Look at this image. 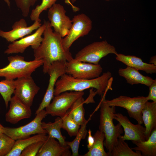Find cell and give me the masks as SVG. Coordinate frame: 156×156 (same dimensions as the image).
I'll use <instances>...</instances> for the list:
<instances>
[{
	"mask_svg": "<svg viewBox=\"0 0 156 156\" xmlns=\"http://www.w3.org/2000/svg\"><path fill=\"white\" fill-rule=\"evenodd\" d=\"M45 29L40 45L34 50V59L43 61V71L46 74L51 64L56 61L67 62L73 58L70 51H65L62 46L63 38L53 31L49 21L44 20Z\"/></svg>",
	"mask_w": 156,
	"mask_h": 156,
	"instance_id": "1",
	"label": "cell"
},
{
	"mask_svg": "<svg viewBox=\"0 0 156 156\" xmlns=\"http://www.w3.org/2000/svg\"><path fill=\"white\" fill-rule=\"evenodd\" d=\"M111 73L107 71L99 77L91 79L75 78L65 73L57 79L55 85L54 95L67 91H83L90 88H95L96 94L102 96L108 90H112Z\"/></svg>",
	"mask_w": 156,
	"mask_h": 156,
	"instance_id": "2",
	"label": "cell"
},
{
	"mask_svg": "<svg viewBox=\"0 0 156 156\" xmlns=\"http://www.w3.org/2000/svg\"><path fill=\"white\" fill-rule=\"evenodd\" d=\"M100 108L99 130L105 136L104 146L108 152V156H111L112 148L117 141L119 137L123 131L118 122L115 125L113 122L115 107L109 106L105 101V95L103 97L99 104Z\"/></svg>",
	"mask_w": 156,
	"mask_h": 156,
	"instance_id": "3",
	"label": "cell"
},
{
	"mask_svg": "<svg viewBox=\"0 0 156 156\" xmlns=\"http://www.w3.org/2000/svg\"><path fill=\"white\" fill-rule=\"evenodd\" d=\"M8 59L9 64L0 68V77L9 80L31 76L32 73L43 63L41 59H34L27 61L23 57L18 55L9 56Z\"/></svg>",
	"mask_w": 156,
	"mask_h": 156,
	"instance_id": "4",
	"label": "cell"
},
{
	"mask_svg": "<svg viewBox=\"0 0 156 156\" xmlns=\"http://www.w3.org/2000/svg\"><path fill=\"white\" fill-rule=\"evenodd\" d=\"M110 54L116 55L118 53L116 48L107 40L92 42L84 47L75 55L76 61L99 64L100 60Z\"/></svg>",
	"mask_w": 156,
	"mask_h": 156,
	"instance_id": "5",
	"label": "cell"
},
{
	"mask_svg": "<svg viewBox=\"0 0 156 156\" xmlns=\"http://www.w3.org/2000/svg\"><path fill=\"white\" fill-rule=\"evenodd\" d=\"M36 115L32 120L23 126L16 128L3 127V133L15 141L29 138L32 135L47 134L41 126L42 120L47 115L46 110L44 109Z\"/></svg>",
	"mask_w": 156,
	"mask_h": 156,
	"instance_id": "6",
	"label": "cell"
},
{
	"mask_svg": "<svg viewBox=\"0 0 156 156\" xmlns=\"http://www.w3.org/2000/svg\"><path fill=\"white\" fill-rule=\"evenodd\" d=\"M148 101L147 96H140L132 98L121 95L111 100H106L111 107H119L125 109L129 116L135 119L138 123L143 122L142 118V111L144 105Z\"/></svg>",
	"mask_w": 156,
	"mask_h": 156,
	"instance_id": "7",
	"label": "cell"
},
{
	"mask_svg": "<svg viewBox=\"0 0 156 156\" xmlns=\"http://www.w3.org/2000/svg\"><path fill=\"white\" fill-rule=\"evenodd\" d=\"M72 20V25L69 32L62 40V46L66 51H69L73 43L80 37L87 35L92 28V20L84 13L74 16Z\"/></svg>",
	"mask_w": 156,
	"mask_h": 156,
	"instance_id": "8",
	"label": "cell"
},
{
	"mask_svg": "<svg viewBox=\"0 0 156 156\" xmlns=\"http://www.w3.org/2000/svg\"><path fill=\"white\" fill-rule=\"evenodd\" d=\"M84 94L83 91H67L55 96L52 102L45 108L47 114L62 118L73 103Z\"/></svg>",
	"mask_w": 156,
	"mask_h": 156,
	"instance_id": "9",
	"label": "cell"
},
{
	"mask_svg": "<svg viewBox=\"0 0 156 156\" xmlns=\"http://www.w3.org/2000/svg\"><path fill=\"white\" fill-rule=\"evenodd\" d=\"M66 73L78 79H91L100 76L103 68L99 64L78 61L73 58L66 63Z\"/></svg>",
	"mask_w": 156,
	"mask_h": 156,
	"instance_id": "10",
	"label": "cell"
},
{
	"mask_svg": "<svg viewBox=\"0 0 156 156\" xmlns=\"http://www.w3.org/2000/svg\"><path fill=\"white\" fill-rule=\"evenodd\" d=\"M63 6L59 3L54 4L49 9L48 17L54 31L60 34L63 38L69 32L72 25V20L66 14Z\"/></svg>",
	"mask_w": 156,
	"mask_h": 156,
	"instance_id": "11",
	"label": "cell"
},
{
	"mask_svg": "<svg viewBox=\"0 0 156 156\" xmlns=\"http://www.w3.org/2000/svg\"><path fill=\"white\" fill-rule=\"evenodd\" d=\"M66 62H54L48 68L47 73L49 75L50 78L48 86L42 101L36 112V114L44 109L50 103L54 97L55 85L58 79L66 73Z\"/></svg>",
	"mask_w": 156,
	"mask_h": 156,
	"instance_id": "12",
	"label": "cell"
},
{
	"mask_svg": "<svg viewBox=\"0 0 156 156\" xmlns=\"http://www.w3.org/2000/svg\"><path fill=\"white\" fill-rule=\"evenodd\" d=\"M15 88L13 94L23 103L31 107L34 97L40 89L31 76L15 80Z\"/></svg>",
	"mask_w": 156,
	"mask_h": 156,
	"instance_id": "13",
	"label": "cell"
},
{
	"mask_svg": "<svg viewBox=\"0 0 156 156\" xmlns=\"http://www.w3.org/2000/svg\"><path fill=\"white\" fill-rule=\"evenodd\" d=\"M44 29L45 26L43 24L33 34L11 42L4 53L7 55L23 53L29 46L33 49H37L42 40L43 38L42 36Z\"/></svg>",
	"mask_w": 156,
	"mask_h": 156,
	"instance_id": "14",
	"label": "cell"
},
{
	"mask_svg": "<svg viewBox=\"0 0 156 156\" xmlns=\"http://www.w3.org/2000/svg\"><path fill=\"white\" fill-rule=\"evenodd\" d=\"M114 119L117 121L123 128L124 134L121 136L123 140L137 142L146 140L145 134V128L141 125L133 124L126 116L120 113H115Z\"/></svg>",
	"mask_w": 156,
	"mask_h": 156,
	"instance_id": "15",
	"label": "cell"
},
{
	"mask_svg": "<svg viewBox=\"0 0 156 156\" xmlns=\"http://www.w3.org/2000/svg\"><path fill=\"white\" fill-rule=\"evenodd\" d=\"M41 25L40 22L35 21L31 25L28 26L25 20L21 18L14 23L11 30L5 31L0 29V36L8 42H12L31 34Z\"/></svg>",
	"mask_w": 156,
	"mask_h": 156,
	"instance_id": "16",
	"label": "cell"
},
{
	"mask_svg": "<svg viewBox=\"0 0 156 156\" xmlns=\"http://www.w3.org/2000/svg\"><path fill=\"white\" fill-rule=\"evenodd\" d=\"M9 109L5 115V121L15 124L21 120L30 118L32 112L30 107L22 102L14 96L10 101Z\"/></svg>",
	"mask_w": 156,
	"mask_h": 156,
	"instance_id": "17",
	"label": "cell"
},
{
	"mask_svg": "<svg viewBox=\"0 0 156 156\" xmlns=\"http://www.w3.org/2000/svg\"><path fill=\"white\" fill-rule=\"evenodd\" d=\"M70 147L63 146L55 138L48 135L36 156H70Z\"/></svg>",
	"mask_w": 156,
	"mask_h": 156,
	"instance_id": "18",
	"label": "cell"
},
{
	"mask_svg": "<svg viewBox=\"0 0 156 156\" xmlns=\"http://www.w3.org/2000/svg\"><path fill=\"white\" fill-rule=\"evenodd\" d=\"M117 61L138 70L143 71L148 74L156 73V65L143 62L139 57L132 55L118 53L116 55Z\"/></svg>",
	"mask_w": 156,
	"mask_h": 156,
	"instance_id": "19",
	"label": "cell"
},
{
	"mask_svg": "<svg viewBox=\"0 0 156 156\" xmlns=\"http://www.w3.org/2000/svg\"><path fill=\"white\" fill-rule=\"evenodd\" d=\"M142 118L145 126L146 140L156 129V102H146L142 111Z\"/></svg>",
	"mask_w": 156,
	"mask_h": 156,
	"instance_id": "20",
	"label": "cell"
},
{
	"mask_svg": "<svg viewBox=\"0 0 156 156\" xmlns=\"http://www.w3.org/2000/svg\"><path fill=\"white\" fill-rule=\"evenodd\" d=\"M118 72L120 76L124 77L127 83L131 85L141 84L149 87L155 80L151 77L143 75L139 70L129 66L119 68Z\"/></svg>",
	"mask_w": 156,
	"mask_h": 156,
	"instance_id": "21",
	"label": "cell"
},
{
	"mask_svg": "<svg viewBox=\"0 0 156 156\" xmlns=\"http://www.w3.org/2000/svg\"><path fill=\"white\" fill-rule=\"evenodd\" d=\"M132 142L136 146L131 148V149L140 151L142 156H156V129L152 132L147 140Z\"/></svg>",
	"mask_w": 156,
	"mask_h": 156,
	"instance_id": "22",
	"label": "cell"
},
{
	"mask_svg": "<svg viewBox=\"0 0 156 156\" xmlns=\"http://www.w3.org/2000/svg\"><path fill=\"white\" fill-rule=\"evenodd\" d=\"M47 134H37L26 138L16 140L12 149L6 156H20L23 151L29 145L36 142L45 141L48 137Z\"/></svg>",
	"mask_w": 156,
	"mask_h": 156,
	"instance_id": "23",
	"label": "cell"
},
{
	"mask_svg": "<svg viewBox=\"0 0 156 156\" xmlns=\"http://www.w3.org/2000/svg\"><path fill=\"white\" fill-rule=\"evenodd\" d=\"M62 118L57 117L53 122H49L47 123L42 122L41 126L48 134V136L57 139L60 143L63 146H66L65 137L61 133V129L62 128Z\"/></svg>",
	"mask_w": 156,
	"mask_h": 156,
	"instance_id": "24",
	"label": "cell"
},
{
	"mask_svg": "<svg viewBox=\"0 0 156 156\" xmlns=\"http://www.w3.org/2000/svg\"><path fill=\"white\" fill-rule=\"evenodd\" d=\"M85 100L83 96L79 98L67 112L68 116L80 126L91 119L90 117L87 120L85 118V109L83 106Z\"/></svg>",
	"mask_w": 156,
	"mask_h": 156,
	"instance_id": "25",
	"label": "cell"
},
{
	"mask_svg": "<svg viewBox=\"0 0 156 156\" xmlns=\"http://www.w3.org/2000/svg\"><path fill=\"white\" fill-rule=\"evenodd\" d=\"M93 137L94 141L92 147L83 156H108L104 148V141L105 139L104 134L97 130Z\"/></svg>",
	"mask_w": 156,
	"mask_h": 156,
	"instance_id": "26",
	"label": "cell"
},
{
	"mask_svg": "<svg viewBox=\"0 0 156 156\" xmlns=\"http://www.w3.org/2000/svg\"><path fill=\"white\" fill-rule=\"evenodd\" d=\"M120 136L117 142L113 146L111 156H142L141 152L138 151H134L129 147Z\"/></svg>",
	"mask_w": 156,
	"mask_h": 156,
	"instance_id": "27",
	"label": "cell"
},
{
	"mask_svg": "<svg viewBox=\"0 0 156 156\" xmlns=\"http://www.w3.org/2000/svg\"><path fill=\"white\" fill-rule=\"evenodd\" d=\"M15 88L14 80L5 79L0 81V94L4 100L6 108Z\"/></svg>",
	"mask_w": 156,
	"mask_h": 156,
	"instance_id": "28",
	"label": "cell"
},
{
	"mask_svg": "<svg viewBox=\"0 0 156 156\" xmlns=\"http://www.w3.org/2000/svg\"><path fill=\"white\" fill-rule=\"evenodd\" d=\"M89 121H87L81 125L80 128H79L78 132L75 136V138L73 141L71 142L66 141V145L69 146L71 149L72 151L71 156L79 155L78 150L79 144L81 140L85 139L87 134L88 131L86 129V125Z\"/></svg>",
	"mask_w": 156,
	"mask_h": 156,
	"instance_id": "29",
	"label": "cell"
},
{
	"mask_svg": "<svg viewBox=\"0 0 156 156\" xmlns=\"http://www.w3.org/2000/svg\"><path fill=\"white\" fill-rule=\"evenodd\" d=\"M57 0H42V2L39 5H37L33 9L30 15V18L32 21H38L41 22L40 18L41 13L44 11H46L51 8L55 3Z\"/></svg>",
	"mask_w": 156,
	"mask_h": 156,
	"instance_id": "30",
	"label": "cell"
},
{
	"mask_svg": "<svg viewBox=\"0 0 156 156\" xmlns=\"http://www.w3.org/2000/svg\"><path fill=\"white\" fill-rule=\"evenodd\" d=\"M62 128L66 130L71 137L75 136L80 125L75 122L68 115L67 113L62 118Z\"/></svg>",
	"mask_w": 156,
	"mask_h": 156,
	"instance_id": "31",
	"label": "cell"
},
{
	"mask_svg": "<svg viewBox=\"0 0 156 156\" xmlns=\"http://www.w3.org/2000/svg\"><path fill=\"white\" fill-rule=\"evenodd\" d=\"M15 141L4 133L0 135V156H6L12 149Z\"/></svg>",
	"mask_w": 156,
	"mask_h": 156,
	"instance_id": "32",
	"label": "cell"
},
{
	"mask_svg": "<svg viewBox=\"0 0 156 156\" xmlns=\"http://www.w3.org/2000/svg\"><path fill=\"white\" fill-rule=\"evenodd\" d=\"M38 0H15L17 7L19 9L22 15L26 17L28 15L30 8L34 5Z\"/></svg>",
	"mask_w": 156,
	"mask_h": 156,
	"instance_id": "33",
	"label": "cell"
},
{
	"mask_svg": "<svg viewBox=\"0 0 156 156\" xmlns=\"http://www.w3.org/2000/svg\"><path fill=\"white\" fill-rule=\"evenodd\" d=\"M45 141H40L29 145L23 151L20 156H36Z\"/></svg>",
	"mask_w": 156,
	"mask_h": 156,
	"instance_id": "34",
	"label": "cell"
},
{
	"mask_svg": "<svg viewBox=\"0 0 156 156\" xmlns=\"http://www.w3.org/2000/svg\"><path fill=\"white\" fill-rule=\"evenodd\" d=\"M149 93L147 96L148 101L151 100L153 102H156V80L154 81L148 87Z\"/></svg>",
	"mask_w": 156,
	"mask_h": 156,
	"instance_id": "35",
	"label": "cell"
},
{
	"mask_svg": "<svg viewBox=\"0 0 156 156\" xmlns=\"http://www.w3.org/2000/svg\"><path fill=\"white\" fill-rule=\"evenodd\" d=\"M91 131L89 129L88 131V139L87 147L89 150L92 146L94 141V139L93 136H92L91 134Z\"/></svg>",
	"mask_w": 156,
	"mask_h": 156,
	"instance_id": "36",
	"label": "cell"
},
{
	"mask_svg": "<svg viewBox=\"0 0 156 156\" xmlns=\"http://www.w3.org/2000/svg\"><path fill=\"white\" fill-rule=\"evenodd\" d=\"M65 3L70 6L74 12H77L79 10V8L74 6V4L77 0H64Z\"/></svg>",
	"mask_w": 156,
	"mask_h": 156,
	"instance_id": "37",
	"label": "cell"
},
{
	"mask_svg": "<svg viewBox=\"0 0 156 156\" xmlns=\"http://www.w3.org/2000/svg\"><path fill=\"white\" fill-rule=\"evenodd\" d=\"M149 63L156 65V55L152 57L150 59Z\"/></svg>",
	"mask_w": 156,
	"mask_h": 156,
	"instance_id": "38",
	"label": "cell"
},
{
	"mask_svg": "<svg viewBox=\"0 0 156 156\" xmlns=\"http://www.w3.org/2000/svg\"><path fill=\"white\" fill-rule=\"evenodd\" d=\"M3 126L0 123V135L3 133Z\"/></svg>",
	"mask_w": 156,
	"mask_h": 156,
	"instance_id": "39",
	"label": "cell"
},
{
	"mask_svg": "<svg viewBox=\"0 0 156 156\" xmlns=\"http://www.w3.org/2000/svg\"><path fill=\"white\" fill-rule=\"evenodd\" d=\"M4 1L7 3L8 6L9 8L10 6V3L9 0H4Z\"/></svg>",
	"mask_w": 156,
	"mask_h": 156,
	"instance_id": "40",
	"label": "cell"
},
{
	"mask_svg": "<svg viewBox=\"0 0 156 156\" xmlns=\"http://www.w3.org/2000/svg\"><path fill=\"white\" fill-rule=\"evenodd\" d=\"M106 1H112V0H103Z\"/></svg>",
	"mask_w": 156,
	"mask_h": 156,
	"instance_id": "41",
	"label": "cell"
}]
</instances>
